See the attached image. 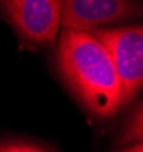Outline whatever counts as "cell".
<instances>
[{
	"label": "cell",
	"mask_w": 143,
	"mask_h": 152,
	"mask_svg": "<svg viewBox=\"0 0 143 152\" xmlns=\"http://www.w3.org/2000/svg\"><path fill=\"white\" fill-rule=\"evenodd\" d=\"M57 65L71 89L98 116H112L122 105L120 81L112 57L92 32L63 29Z\"/></svg>",
	"instance_id": "cell-1"
},
{
	"label": "cell",
	"mask_w": 143,
	"mask_h": 152,
	"mask_svg": "<svg viewBox=\"0 0 143 152\" xmlns=\"http://www.w3.org/2000/svg\"><path fill=\"white\" fill-rule=\"evenodd\" d=\"M92 33L107 48L120 81L122 105L128 104L143 86V29H95Z\"/></svg>",
	"instance_id": "cell-2"
},
{
	"label": "cell",
	"mask_w": 143,
	"mask_h": 152,
	"mask_svg": "<svg viewBox=\"0 0 143 152\" xmlns=\"http://www.w3.org/2000/svg\"><path fill=\"white\" fill-rule=\"evenodd\" d=\"M59 6L63 29L86 32L137 14L128 0H59Z\"/></svg>",
	"instance_id": "cell-3"
},
{
	"label": "cell",
	"mask_w": 143,
	"mask_h": 152,
	"mask_svg": "<svg viewBox=\"0 0 143 152\" xmlns=\"http://www.w3.org/2000/svg\"><path fill=\"white\" fill-rule=\"evenodd\" d=\"M6 12L20 33L32 42L51 44L59 33V0H11Z\"/></svg>",
	"instance_id": "cell-4"
},
{
	"label": "cell",
	"mask_w": 143,
	"mask_h": 152,
	"mask_svg": "<svg viewBox=\"0 0 143 152\" xmlns=\"http://www.w3.org/2000/svg\"><path fill=\"white\" fill-rule=\"evenodd\" d=\"M142 136H143V129H142V105H139L137 112L133 115V118L130 119V122L127 124V129L124 133V139L122 143L127 142H133V140H139V143L142 142Z\"/></svg>",
	"instance_id": "cell-5"
},
{
	"label": "cell",
	"mask_w": 143,
	"mask_h": 152,
	"mask_svg": "<svg viewBox=\"0 0 143 152\" xmlns=\"http://www.w3.org/2000/svg\"><path fill=\"white\" fill-rule=\"evenodd\" d=\"M0 152H44L42 149L30 146V145H23V143H9L0 146Z\"/></svg>",
	"instance_id": "cell-6"
},
{
	"label": "cell",
	"mask_w": 143,
	"mask_h": 152,
	"mask_svg": "<svg viewBox=\"0 0 143 152\" xmlns=\"http://www.w3.org/2000/svg\"><path fill=\"white\" fill-rule=\"evenodd\" d=\"M119 152H143V146H142V143H137V145H134V146H131V148L122 149V151H119Z\"/></svg>",
	"instance_id": "cell-7"
},
{
	"label": "cell",
	"mask_w": 143,
	"mask_h": 152,
	"mask_svg": "<svg viewBox=\"0 0 143 152\" xmlns=\"http://www.w3.org/2000/svg\"><path fill=\"white\" fill-rule=\"evenodd\" d=\"M2 2H3V3L6 5V3H9V2H11V0H2Z\"/></svg>",
	"instance_id": "cell-8"
}]
</instances>
